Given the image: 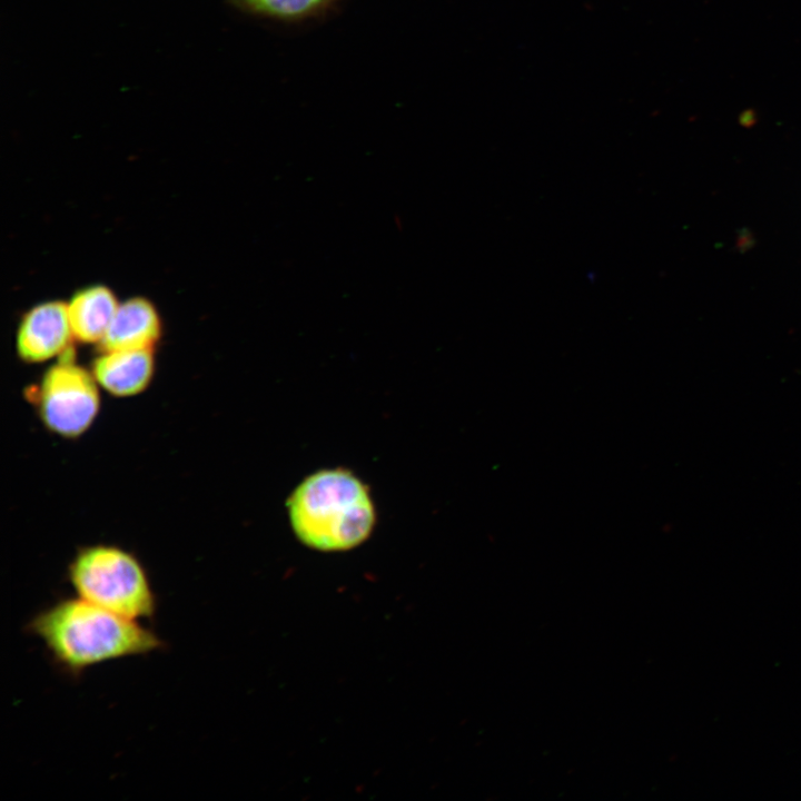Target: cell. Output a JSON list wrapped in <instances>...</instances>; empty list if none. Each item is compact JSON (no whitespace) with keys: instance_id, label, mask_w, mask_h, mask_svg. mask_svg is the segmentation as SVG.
Wrapping results in <instances>:
<instances>
[{"instance_id":"cell-1","label":"cell","mask_w":801,"mask_h":801,"mask_svg":"<svg viewBox=\"0 0 801 801\" xmlns=\"http://www.w3.org/2000/svg\"><path fill=\"white\" fill-rule=\"evenodd\" d=\"M27 631L43 643L55 664L72 676L98 664L146 655L165 646L140 621L79 596L60 599L39 611Z\"/></svg>"},{"instance_id":"cell-2","label":"cell","mask_w":801,"mask_h":801,"mask_svg":"<svg viewBox=\"0 0 801 801\" xmlns=\"http://www.w3.org/2000/svg\"><path fill=\"white\" fill-rule=\"evenodd\" d=\"M296 536L307 546L346 551L363 543L375 525V507L366 485L342 468L306 477L287 501Z\"/></svg>"},{"instance_id":"cell-3","label":"cell","mask_w":801,"mask_h":801,"mask_svg":"<svg viewBox=\"0 0 801 801\" xmlns=\"http://www.w3.org/2000/svg\"><path fill=\"white\" fill-rule=\"evenodd\" d=\"M77 596L132 620L152 619L157 595L147 570L131 552L112 544L80 547L67 568Z\"/></svg>"},{"instance_id":"cell-4","label":"cell","mask_w":801,"mask_h":801,"mask_svg":"<svg viewBox=\"0 0 801 801\" xmlns=\"http://www.w3.org/2000/svg\"><path fill=\"white\" fill-rule=\"evenodd\" d=\"M100 386L72 350L46 369L28 392L42 425L62 438H77L95 423L101 406Z\"/></svg>"},{"instance_id":"cell-5","label":"cell","mask_w":801,"mask_h":801,"mask_svg":"<svg viewBox=\"0 0 801 801\" xmlns=\"http://www.w3.org/2000/svg\"><path fill=\"white\" fill-rule=\"evenodd\" d=\"M75 340L67 304L48 300L33 306L22 316L17 329L16 349L22 362L40 364L72 350Z\"/></svg>"},{"instance_id":"cell-6","label":"cell","mask_w":801,"mask_h":801,"mask_svg":"<svg viewBox=\"0 0 801 801\" xmlns=\"http://www.w3.org/2000/svg\"><path fill=\"white\" fill-rule=\"evenodd\" d=\"M155 368L154 349H100L90 367L100 388L121 398L145 392Z\"/></svg>"},{"instance_id":"cell-7","label":"cell","mask_w":801,"mask_h":801,"mask_svg":"<svg viewBox=\"0 0 801 801\" xmlns=\"http://www.w3.org/2000/svg\"><path fill=\"white\" fill-rule=\"evenodd\" d=\"M160 316L151 301L132 297L119 303L99 347L112 349H154L161 337Z\"/></svg>"},{"instance_id":"cell-8","label":"cell","mask_w":801,"mask_h":801,"mask_svg":"<svg viewBox=\"0 0 801 801\" xmlns=\"http://www.w3.org/2000/svg\"><path fill=\"white\" fill-rule=\"evenodd\" d=\"M66 304L75 339L100 345L119 306L113 291L103 285L87 286Z\"/></svg>"},{"instance_id":"cell-9","label":"cell","mask_w":801,"mask_h":801,"mask_svg":"<svg viewBox=\"0 0 801 801\" xmlns=\"http://www.w3.org/2000/svg\"><path fill=\"white\" fill-rule=\"evenodd\" d=\"M251 12L281 19L296 20L309 17L326 8L333 0H235Z\"/></svg>"}]
</instances>
